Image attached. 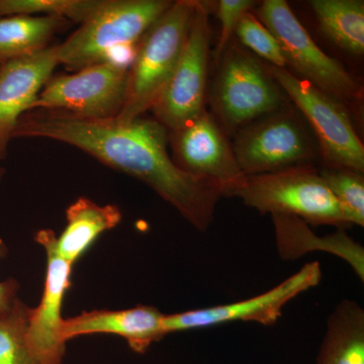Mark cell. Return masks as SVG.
Returning <instances> with one entry per match:
<instances>
[{
    "label": "cell",
    "mask_w": 364,
    "mask_h": 364,
    "mask_svg": "<svg viewBox=\"0 0 364 364\" xmlns=\"http://www.w3.org/2000/svg\"><path fill=\"white\" fill-rule=\"evenodd\" d=\"M235 33L242 44L274 67L287 68V61L277 38L252 14L246 13L237 25Z\"/></svg>",
    "instance_id": "cell-24"
},
{
    "label": "cell",
    "mask_w": 364,
    "mask_h": 364,
    "mask_svg": "<svg viewBox=\"0 0 364 364\" xmlns=\"http://www.w3.org/2000/svg\"><path fill=\"white\" fill-rule=\"evenodd\" d=\"M198 4V0L173 1L136 45L126 100L116 117L119 121L138 119L155 104L181 58Z\"/></svg>",
    "instance_id": "cell-4"
},
{
    "label": "cell",
    "mask_w": 364,
    "mask_h": 364,
    "mask_svg": "<svg viewBox=\"0 0 364 364\" xmlns=\"http://www.w3.org/2000/svg\"><path fill=\"white\" fill-rule=\"evenodd\" d=\"M317 364H364V311L349 299L330 315Z\"/></svg>",
    "instance_id": "cell-18"
},
{
    "label": "cell",
    "mask_w": 364,
    "mask_h": 364,
    "mask_svg": "<svg viewBox=\"0 0 364 364\" xmlns=\"http://www.w3.org/2000/svg\"><path fill=\"white\" fill-rule=\"evenodd\" d=\"M16 138L50 139L78 148L149 186L200 231L210 226L224 196L221 183L189 173L174 162L167 149L168 130L156 119H93L39 109L21 117Z\"/></svg>",
    "instance_id": "cell-1"
},
{
    "label": "cell",
    "mask_w": 364,
    "mask_h": 364,
    "mask_svg": "<svg viewBox=\"0 0 364 364\" xmlns=\"http://www.w3.org/2000/svg\"><path fill=\"white\" fill-rule=\"evenodd\" d=\"M70 23L56 16L0 18V64L30 56L50 47L54 36Z\"/></svg>",
    "instance_id": "cell-19"
},
{
    "label": "cell",
    "mask_w": 364,
    "mask_h": 364,
    "mask_svg": "<svg viewBox=\"0 0 364 364\" xmlns=\"http://www.w3.org/2000/svg\"><path fill=\"white\" fill-rule=\"evenodd\" d=\"M31 308L20 299L0 315V364H48L31 349L26 338Z\"/></svg>",
    "instance_id": "cell-21"
},
{
    "label": "cell",
    "mask_w": 364,
    "mask_h": 364,
    "mask_svg": "<svg viewBox=\"0 0 364 364\" xmlns=\"http://www.w3.org/2000/svg\"><path fill=\"white\" fill-rule=\"evenodd\" d=\"M321 277L320 263L317 261L306 263L301 270L279 286L254 298L228 305L165 315V332L168 335L170 333L203 329L236 321L268 326L274 324L282 316L284 306L299 294L318 286Z\"/></svg>",
    "instance_id": "cell-11"
},
{
    "label": "cell",
    "mask_w": 364,
    "mask_h": 364,
    "mask_svg": "<svg viewBox=\"0 0 364 364\" xmlns=\"http://www.w3.org/2000/svg\"><path fill=\"white\" fill-rule=\"evenodd\" d=\"M255 4L253 0H220L218 2L217 13L221 23V30L214 53L215 63L219 64L242 16Z\"/></svg>",
    "instance_id": "cell-25"
},
{
    "label": "cell",
    "mask_w": 364,
    "mask_h": 364,
    "mask_svg": "<svg viewBox=\"0 0 364 364\" xmlns=\"http://www.w3.org/2000/svg\"><path fill=\"white\" fill-rule=\"evenodd\" d=\"M332 195L346 210L351 225H364L363 173L346 168L328 167L318 171Z\"/></svg>",
    "instance_id": "cell-23"
},
{
    "label": "cell",
    "mask_w": 364,
    "mask_h": 364,
    "mask_svg": "<svg viewBox=\"0 0 364 364\" xmlns=\"http://www.w3.org/2000/svg\"><path fill=\"white\" fill-rule=\"evenodd\" d=\"M219 65L213 97L215 112L228 131L242 130L282 109V88L253 57L227 48Z\"/></svg>",
    "instance_id": "cell-7"
},
{
    "label": "cell",
    "mask_w": 364,
    "mask_h": 364,
    "mask_svg": "<svg viewBox=\"0 0 364 364\" xmlns=\"http://www.w3.org/2000/svg\"><path fill=\"white\" fill-rule=\"evenodd\" d=\"M232 147L244 176L306 165L314 153L310 138L299 119L291 112L282 111L242 129Z\"/></svg>",
    "instance_id": "cell-10"
},
{
    "label": "cell",
    "mask_w": 364,
    "mask_h": 364,
    "mask_svg": "<svg viewBox=\"0 0 364 364\" xmlns=\"http://www.w3.org/2000/svg\"><path fill=\"white\" fill-rule=\"evenodd\" d=\"M171 134L174 162L181 169L219 182L225 191L244 176L224 131L205 109Z\"/></svg>",
    "instance_id": "cell-13"
},
{
    "label": "cell",
    "mask_w": 364,
    "mask_h": 364,
    "mask_svg": "<svg viewBox=\"0 0 364 364\" xmlns=\"http://www.w3.org/2000/svg\"><path fill=\"white\" fill-rule=\"evenodd\" d=\"M258 20L279 43L287 66L301 79L338 102L359 97V87L350 74L336 59L328 56L284 0H265L256 11Z\"/></svg>",
    "instance_id": "cell-5"
},
{
    "label": "cell",
    "mask_w": 364,
    "mask_h": 364,
    "mask_svg": "<svg viewBox=\"0 0 364 364\" xmlns=\"http://www.w3.org/2000/svg\"><path fill=\"white\" fill-rule=\"evenodd\" d=\"M277 247L282 258L294 259L318 247V250L336 254L350 263L359 279H364L363 248L345 232L318 238L306 222L294 215H273Z\"/></svg>",
    "instance_id": "cell-17"
},
{
    "label": "cell",
    "mask_w": 364,
    "mask_h": 364,
    "mask_svg": "<svg viewBox=\"0 0 364 364\" xmlns=\"http://www.w3.org/2000/svg\"><path fill=\"white\" fill-rule=\"evenodd\" d=\"M129 67L105 62L73 74L52 76L31 111L65 112L85 119L117 117L123 109Z\"/></svg>",
    "instance_id": "cell-9"
},
{
    "label": "cell",
    "mask_w": 364,
    "mask_h": 364,
    "mask_svg": "<svg viewBox=\"0 0 364 364\" xmlns=\"http://www.w3.org/2000/svg\"><path fill=\"white\" fill-rule=\"evenodd\" d=\"M59 65L56 46L0 66V160L4 159L21 117L28 112Z\"/></svg>",
    "instance_id": "cell-14"
},
{
    "label": "cell",
    "mask_w": 364,
    "mask_h": 364,
    "mask_svg": "<svg viewBox=\"0 0 364 364\" xmlns=\"http://www.w3.org/2000/svg\"><path fill=\"white\" fill-rule=\"evenodd\" d=\"M56 234L53 230H40L35 241L44 248L47 272L42 299L37 308H31L26 338L31 349L48 364H63L66 343L60 336L62 306L71 287L73 265L60 257L55 248Z\"/></svg>",
    "instance_id": "cell-12"
},
{
    "label": "cell",
    "mask_w": 364,
    "mask_h": 364,
    "mask_svg": "<svg viewBox=\"0 0 364 364\" xmlns=\"http://www.w3.org/2000/svg\"><path fill=\"white\" fill-rule=\"evenodd\" d=\"M173 1L169 0H105L104 6L62 44L56 46L57 59L70 70L95 64L119 63L130 67L136 45Z\"/></svg>",
    "instance_id": "cell-2"
},
{
    "label": "cell",
    "mask_w": 364,
    "mask_h": 364,
    "mask_svg": "<svg viewBox=\"0 0 364 364\" xmlns=\"http://www.w3.org/2000/svg\"><path fill=\"white\" fill-rule=\"evenodd\" d=\"M165 314L152 306L139 305L127 310H92L64 318L60 336L67 343L83 335L114 334L126 339L132 350L145 353L155 342L166 336Z\"/></svg>",
    "instance_id": "cell-15"
},
{
    "label": "cell",
    "mask_w": 364,
    "mask_h": 364,
    "mask_svg": "<svg viewBox=\"0 0 364 364\" xmlns=\"http://www.w3.org/2000/svg\"><path fill=\"white\" fill-rule=\"evenodd\" d=\"M105 0H0V18L11 16H56L85 23Z\"/></svg>",
    "instance_id": "cell-22"
},
{
    "label": "cell",
    "mask_w": 364,
    "mask_h": 364,
    "mask_svg": "<svg viewBox=\"0 0 364 364\" xmlns=\"http://www.w3.org/2000/svg\"><path fill=\"white\" fill-rule=\"evenodd\" d=\"M4 176V169L0 168V181ZM9 253L6 242L0 238V259L6 257ZM18 291H20V284L18 280L9 279L4 282H0V315L9 312L13 308L16 301L18 299Z\"/></svg>",
    "instance_id": "cell-26"
},
{
    "label": "cell",
    "mask_w": 364,
    "mask_h": 364,
    "mask_svg": "<svg viewBox=\"0 0 364 364\" xmlns=\"http://www.w3.org/2000/svg\"><path fill=\"white\" fill-rule=\"evenodd\" d=\"M122 218L117 205H100L90 198H79L66 210L67 225L56 237V252L71 265L75 264L98 237L117 227Z\"/></svg>",
    "instance_id": "cell-16"
},
{
    "label": "cell",
    "mask_w": 364,
    "mask_h": 364,
    "mask_svg": "<svg viewBox=\"0 0 364 364\" xmlns=\"http://www.w3.org/2000/svg\"><path fill=\"white\" fill-rule=\"evenodd\" d=\"M310 6L326 37L350 54H363V0H312Z\"/></svg>",
    "instance_id": "cell-20"
},
{
    "label": "cell",
    "mask_w": 364,
    "mask_h": 364,
    "mask_svg": "<svg viewBox=\"0 0 364 364\" xmlns=\"http://www.w3.org/2000/svg\"><path fill=\"white\" fill-rule=\"evenodd\" d=\"M225 196L239 198L262 215H294L312 225H351L346 210L311 165L243 176Z\"/></svg>",
    "instance_id": "cell-3"
},
{
    "label": "cell",
    "mask_w": 364,
    "mask_h": 364,
    "mask_svg": "<svg viewBox=\"0 0 364 364\" xmlns=\"http://www.w3.org/2000/svg\"><path fill=\"white\" fill-rule=\"evenodd\" d=\"M210 2L198 1L177 65L151 107L155 119L176 132L205 111L210 58Z\"/></svg>",
    "instance_id": "cell-8"
},
{
    "label": "cell",
    "mask_w": 364,
    "mask_h": 364,
    "mask_svg": "<svg viewBox=\"0 0 364 364\" xmlns=\"http://www.w3.org/2000/svg\"><path fill=\"white\" fill-rule=\"evenodd\" d=\"M0 66H1V64H0Z\"/></svg>",
    "instance_id": "cell-27"
},
{
    "label": "cell",
    "mask_w": 364,
    "mask_h": 364,
    "mask_svg": "<svg viewBox=\"0 0 364 364\" xmlns=\"http://www.w3.org/2000/svg\"><path fill=\"white\" fill-rule=\"evenodd\" d=\"M273 79L312 127L329 167L363 173L364 147L344 105L287 68L272 66Z\"/></svg>",
    "instance_id": "cell-6"
}]
</instances>
